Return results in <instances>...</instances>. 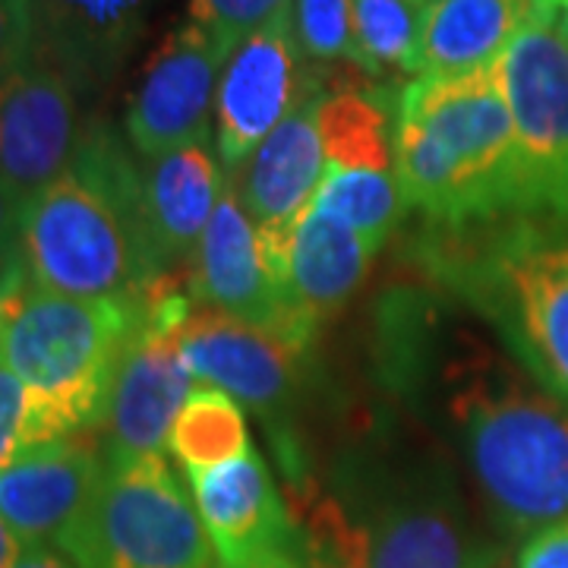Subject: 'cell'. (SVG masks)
<instances>
[{"label":"cell","instance_id":"1","mask_svg":"<svg viewBox=\"0 0 568 568\" xmlns=\"http://www.w3.org/2000/svg\"><path fill=\"white\" fill-rule=\"evenodd\" d=\"M443 417L503 530L568 521V405L474 335L439 366Z\"/></svg>","mask_w":568,"mask_h":568},{"label":"cell","instance_id":"2","mask_svg":"<svg viewBox=\"0 0 568 568\" xmlns=\"http://www.w3.org/2000/svg\"><path fill=\"white\" fill-rule=\"evenodd\" d=\"M17 250L29 287L48 294L136 301L164 282L145 224L142 174L114 130H82L70 168L22 209Z\"/></svg>","mask_w":568,"mask_h":568},{"label":"cell","instance_id":"3","mask_svg":"<svg viewBox=\"0 0 568 568\" xmlns=\"http://www.w3.org/2000/svg\"><path fill=\"white\" fill-rule=\"evenodd\" d=\"M392 162L405 205L446 224L515 212V121L493 70L410 80L395 95Z\"/></svg>","mask_w":568,"mask_h":568},{"label":"cell","instance_id":"4","mask_svg":"<svg viewBox=\"0 0 568 568\" xmlns=\"http://www.w3.org/2000/svg\"><path fill=\"white\" fill-rule=\"evenodd\" d=\"M145 297L80 301L17 284L0 297V357L32 402L36 446L99 429Z\"/></svg>","mask_w":568,"mask_h":568},{"label":"cell","instance_id":"5","mask_svg":"<svg viewBox=\"0 0 568 568\" xmlns=\"http://www.w3.org/2000/svg\"><path fill=\"white\" fill-rule=\"evenodd\" d=\"M342 503L361 528L357 568L496 566V549L470 521L455 467L433 448L354 458Z\"/></svg>","mask_w":568,"mask_h":568},{"label":"cell","instance_id":"6","mask_svg":"<svg viewBox=\"0 0 568 568\" xmlns=\"http://www.w3.org/2000/svg\"><path fill=\"white\" fill-rule=\"evenodd\" d=\"M455 282L530 376L568 405V237L515 224L467 256Z\"/></svg>","mask_w":568,"mask_h":568},{"label":"cell","instance_id":"7","mask_svg":"<svg viewBox=\"0 0 568 568\" xmlns=\"http://www.w3.org/2000/svg\"><path fill=\"white\" fill-rule=\"evenodd\" d=\"M61 549L80 568H215L193 493L164 455L108 462L92 506Z\"/></svg>","mask_w":568,"mask_h":568},{"label":"cell","instance_id":"8","mask_svg":"<svg viewBox=\"0 0 568 568\" xmlns=\"http://www.w3.org/2000/svg\"><path fill=\"white\" fill-rule=\"evenodd\" d=\"M493 73L515 121V212L568 224V41L556 7L518 32Z\"/></svg>","mask_w":568,"mask_h":568},{"label":"cell","instance_id":"9","mask_svg":"<svg viewBox=\"0 0 568 568\" xmlns=\"http://www.w3.org/2000/svg\"><path fill=\"white\" fill-rule=\"evenodd\" d=\"M193 306V297L174 291L168 282L145 294L140 328L118 369L99 424L108 462H142L164 455L171 426L196 383L190 366L183 364L178 342V332Z\"/></svg>","mask_w":568,"mask_h":568},{"label":"cell","instance_id":"10","mask_svg":"<svg viewBox=\"0 0 568 568\" xmlns=\"http://www.w3.org/2000/svg\"><path fill=\"white\" fill-rule=\"evenodd\" d=\"M231 54L227 44L193 20L174 26L159 41L123 118V133L142 159L209 142L212 108Z\"/></svg>","mask_w":568,"mask_h":568},{"label":"cell","instance_id":"11","mask_svg":"<svg viewBox=\"0 0 568 568\" xmlns=\"http://www.w3.org/2000/svg\"><path fill=\"white\" fill-rule=\"evenodd\" d=\"M190 297L196 306L227 313L306 351L320 325L291 304L265 263L260 234L227 183L222 203L190 260Z\"/></svg>","mask_w":568,"mask_h":568},{"label":"cell","instance_id":"12","mask_svg":"<svg viewBox=\"0 0 568 568\" xmlns=\"http://www.w3.org/2000/svg\"><path fill=\"white\" fill-rule=\"evenodd\" d=\"M304 61L291 7L227 58L215 95V140L227 174H237L268 133L304 99L320 92V80L306 73Z\"/></svg>","mask_w":568,"mask_h":568},{"label":"cell","instance_id":"13","mask_svg":"<svg viewBox=\"0 0 568 568\" xmlns=\"http://www.w3.org/2000/svg\"><path fill=\"white\" fill-rule=\"evenodd\" d=\"M77 82L54 63H22L0 82V183L29 203L70 168L80 149Z\"/></svg>","mask_w":568,"mask_h":568},{"label":"cell","instance_id":"14","mask_svg":"<svg viewBox=\"0 0 568 568\" xmlns=\"http://www.w3.org/2000/svg\"><path fill=\"white\" fill-rule=\"evenodd\" d=\"M320 99L323 92H313L297 104L231 178L278 282L294 227L310 212L325 178V149L316 121Z\"/></svg>","mask_w":568,"mask_h":568},{"label":"cell","instance_id":"15","mask_svg":"<svg viewBox=\"0 0 568 568\" xmlns=\"http://www.w3.org/2000/svg\"><path fill=\"white\" fill-rule=\"evenodd\" d=\"M104 467L95 429L39 443L0 470V518L22 547H61L92 506Z\"/></svg>","mask_w":568,"mask_h":568},{"label":"cell","instance_id":"16","mask_svg":"<svg viewBox=\"0 0 568 568\" xmlns=\"http://www.w3.org/2000/svg\"><path fill=\"white\" fill-rule=\"evenodd\" d=\"M178 342L196 383L219 388L250 410L282 414L301 383L306 351L219 310L193 306Z\"/></svg>","mask_w":568,"mask_h":568},{"label":"cell","instance_id":"17","mask_svg":"<svg viewBox=\"0 0 568 568\" xmlns=\"http://www.w3.org/2000/svg\"><path fill=\"white\" fill-rule=\"evenodd\" d=\"M186 480L219 566H246L275 556L301 559L291 511L253 448L227 465L193 470Z\"/></svg>","mask_w":568,"mask_h":568},{"label":"cell","instance_id":"18","mask_svg":"<svg viewBox=\"0 0 568 568\" xmlns=\"http://www.w3.org/2000/svg\"><path fill=\"white\" fill-rule=\"evenodd\" d=\"M552 13L549 0H429L417 10L407 73L452 80L493 70L518 32Z\"/></svg>","mask_w":568,"mask_h":568},{"label":"cell","instance_id":"19","mask_svg":"<svg viewBox=\"0 0 568 568\" xmlns=\"http://www.w3.org/2000/svg\"><path fill=\"white\" fill-rule=\"evenodd\" d=\"M159 0H32L36 58L73 82L108 80L142 36Z\"/></svg>","mask_w":568,"mask_h":568},{"label":"cell","instance_id":"20","mask_svg":"<svg viewBox=\"0 0 568 568\" xmlns=\"http://www.w3.org/2000/svg\"><path fill=\"white\" fill-rule=\"evenodd\" d=\"M142 162V203L155 256L164 272L178 263L190 265L227 181L209 152V142H190Z\"/></svg>","mask_w":568,"mask_h":568},{"label":"cell","instance_id":"21","mask_svg":"<svg viewBox=\"0 0 568 568\" xmlns=\"http://www.w3.org/2000/svg\"><path fill=\"white\" fill-rule=\"evenodd\" d=\"M373 256L376 250L361 234L310 205V212L294 227L284 256V291L306 320L320 325L345 310L354 291L364 284Z\"/></svg>","mask_w":568,"mask_h":568},{"label":"cell","instance_id":"22","mask_svg":"<svg viewBox=\"0 0 568 568\" xmlns=\"http://www.w3.org/2000/svg\"><path fill=\"white\" fill-rule=\"evenodd\" d=\"M325 164L351 171H395L392 162V123L395 99L383 89H342L323 95L316 108Z\"/></svg>","mask_w":568,"mask_h":568},{"label":"cell","instance_id":"23","mask_svg":"<svg viewBox=\"0 0 568 568\" xmlns=\"http://www.w3.org/2000/svg\"><path fill=\"white\" fill-rule=\"evenodd\" d=\"M168 452L186 474L227 465L250 452L244 407L219 388H193L171 426Z\"/></svg>","mask_w":568,"mask_h":568},{"label":"cell","instance_id":"24","mask_svg":"<svg viewBox=\"0 0 568 568\" xmlns=\"http://www.w3.org/2000/svg\"><path fill=\"white\" fill-rule=\"evenodd\" d=\"M313 205L347 224L379 253V246L402 222L405 196L398 190L395 171H351L325 164V178Z\"/></svg>","mask_w":568,"mask_h":568},{"label":"cell","instance_id":"25","mask_svg":"<svg viewBox=\"0 0 568 568\" xmlns=\"http://www.w3.org/2000/svg\"><path fill=\"white\" fill-rule=\"evenodd\" d=\"M354 7V39L361 67L369 77L386 70L407 73L417 41V13L407 0H351Z\"/></svg>","mask_w":568,"mask_h":568},{"label":"cell","instance_id":"26","mask_svg":"<svg viewBox=\"0 0 568 568\" xmlns=\"http://www.w3.org/2000/svg\"><path fill=\"white\" fill-rule=\"evenodd\" d=\"M291 22H294V39L301 44L304 58L320 63L345 61L351 67H361L351 0H291Z\"/></svg>","mask_w":568,"mask_h":568},{"label":"cell","instance_id":"27","mask_svg":"<svg viewBox=\"0 0 568 568\" xmlns=\"http://www.w3.org/2000/svg\"><path fill=\"white\" fill-rule=\"evenodd\" d=\"M291 0H190V20L237 51L253 32L272 22Z\"/></svg>","mask_w":568,"mask_h":568},{"label":"cell","instance_id":"28","mask_svg":"<svg viewBox=\"0 0 568 568\" xmlns=\"http://www.w3.org/2000/svg\"><path fill=\"white\" fill-rule=\"evenodd\" d=\"M36 446L32 402L20 376L0 357V470Z\"/></svg>","mask_w":568,"mask_h":568},{"label":"cell","instance_id":"29","mask_svg":"<svg viewBox=\"0 0 568 568\" xmlns=\"http://www.w3.org/2000/svg\"><path fill=\"white\" fill-rule=\"evenodd\" d=\"M36 54L32 0H0V82L13 77Z\"/></svg>","mask_w":568,"mask_h":568},{"label":"cell","instance_id":"30","mask_svg":"<svg viewBox=\"0 0 568 568\" xmlns=\"http://www.w3.org/2000/svg\"><path fill=\"white\" fill-rule=\"evenodd\" d=\"M518 568H568V521L528 537L518 552Z\"/></svg>","mask_w":568,"mask_h":568},{"label":"cell","instance_id":"31","mask_svg":"<svg viewBox=\"0 0 568 568\" xmlns=\"http://www.w3.org/2000/svg\"><path fill=\"white\" fill-rule=\"evenodd\" d=\"M22 209H26V205L0 183V253H17Z\"/></svg>","mask_w":568,"mask_h":568},{"label":"cell","instance_id":"32","mask_svg":"<svg viewBox=\"0 0 568 568\" xmlns=\"http://www.w3.org/2000/svg\"><path fill=\"white\" fill-rule=\"evenodd\" d=\"M17 568H80L61 547H26Z\"/></svg>","mask_w":568,"mask_h":568},{"label":"cell","instance_id":"33","mask_svg":"<svg viewBox=\"0 0 568 568\" xmlns=\"http://www.w3.org/2000/svg\"><path fill=\"white\" fill-rule=\"evenodd\" d=\"M22 282H26V272H22L20 250L17 253H0V297Z\"/></svg>","mask_w":568,"mask_h":568},{"label":"cell","instance_id":"34","mask_svg":"<svg viewBox=\"0 0 568 568\" xmlns=\"http://www.w3.org/2000/svg\"><path fill=\"white\" fill-rule=\"evenodd\" d=\"M22 540L10 530V525L0 518V568H17L22 556Z\"/></svg>","mask_w":568,"mask_h":568},{"label":"cell","instance_id":"35","mask_svg":"<svg viewBox=\"0 0 568 568\" xmlns=\"http://www.w3.org/2000/svg\"><path fill=\"white\" fill-rule=\"evenodd\" d=\"M215 568H304L301 559L291 556H275V559H260V562H246V566H215Z\"/></svg>","mask_w":568,"mask_h":568},{"label":"cell","instance_id":"36","mask_svg":"<svg viewBox=\"0 0 568 568\" xmlns=\"http://www.w3.org/2000/svg\"><path fill=\"white\" fill-rule=\"evenodd\" d=\"M556 7V3H552ZM556 29L562 32V39L568 41V7H556Z\"/></svg>","mask_w":568,"mask_h":568},{"label":"cell","instance_id":"37","mask_svg":"<svg viewBox=\"0 0 568 568\" xmlns=\"http://www.w3.org/2000/svg\"><path fill=\"white\" fill-rule=\"evenodd\" d=\"M407 3H410V7H417V10H420V7H426V3H429V0H407Z\"/></svg>","mask_w":568,"mask_h":568},{"label":"cell","instance_id":"38","mask_svg":"<svg viewBox=\"0 0 568 568\" xmlns=\"http://www.w3.org/2000/svg\"><path fill=\"white\" fill-rule=\"evenodd\" d=\"M552 3H556V7H568V0H552Z\"/></svg>","mask_w":568,"mask_h":568},{"label":"cell","instance_id":"39","mask_svg":"<svg viewBox=\"0 0 568 568\" xmlns=\"http://www.w3.org/2000/svg\"><path fill=\"white\" fill-rule=\"evenodd\" d=\"M0 335H3V325H0Z\"/></svg>","mask_w":568,"mask_h":568}]
</instances>
